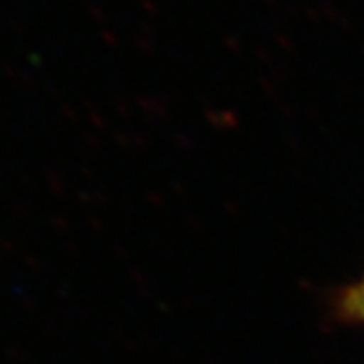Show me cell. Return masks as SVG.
I'll return each mask as SVG.
<instances>
[{"label": "cell", "instance_id": "6da1fadb", "mask_svg": "<svg viewBox=\"0 0 364 364\" xmlns=\"http://www.w3.org/2000/svg\"><path fill=\"white\" fill-rule=\"evenodd\" d=\"M332 312L343 325L364 327V275L334 294Z\"/></svg>", "mask_w": 364, "mask_h": 364}]
</instances>
